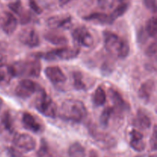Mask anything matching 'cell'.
<instances>
[{
	"label": "cell",
	"instance_id": "cell-20",
	"mask_svg": "<svg viewBox=\"0 0 157 157\" xmlns=\"http://www.w3.org/2000/svg\"><path fill=\"white\" fill-rule=\"evenodd\" d=\"M83 19L87 21L99 23L101 25H111L113 22L110 18V15L103 13V12H94L83 17Z\"/></svg>",
	"mask_w": 157,
	"mask_h": 157
},
{
	"label": "cell",
	"instance_id": "cell-31",
	"mask_svg": "<svg viewBox=\"0 0 157 157\" xmlns=\"http://www.w3.org/2000/svg\"><path fill=\"white\" fill-rule=\"evenodd\" d=\"M150 147H151V150L155 151L156 150L157 148V128L156 125L155 124L154 127L153 129V133H152L151 137H150Z\"/></svg>",
	"mask_w": 157,
	"mask_h": 157
},
{
	"label": "cell",
	"instance_id": "cell-35",
	"mask_svg": "<svg viewBox=\"0 0 157 157\" xmlns=\"http://www.w3.org/2000/svg\"><path fill=\"white\" fill-rule=\"evenodd\" d=\"M144 5L147 9L151 11L153 13L156 12V0H143Z\"/></svg>",
	"mask_w": 157,
	"mask_h": 157
},
{
	"label": "cell",
	"instance_id": "cell-34",
	"mask_svg": "<svg viewBox=\"0 0 157 157\" xmlns=\"http://www.w3.org/2000/svg\"><path fill=\"white\" fill-rule=\"evenodd\" d=\"M156 51H157L156 42V41H153V43H151V44H150V45L146 48L145 53L148 57L156 56Z\"/></svg>",
	"mask_w": 157,
	"mask_h": 157
},
{
	"label": "cell",
	"instance_id": "cell-12",
	"mask_svg": "<svg viewBox=\"0 0 157 157\" xmlns=\"http://www.w3.org/2000/svg\"><path fill=\"white\" fill-rule=\"evenodd\" d=\"M47 24L52 29H68L71 27L72 18L70 15H55L48 19Z\"/></svg>",
	"mask_w": 157,
	"mask_h": 157
},
{
	"label": "cell",
	"instance_id": "cell-42",
	"mask_svg": "<svg viewBox=\"0 0 157 157\" xmlns=\"http://www.w3.org/2000/svg\"><path fill=\"white\" fill-rule=\"evenodd\" d=\"M2 104H3V101L1 98H0V110H1L2 107Z\"/></svg>",
	"mask_w": 157,
	"mask_h": 157
},
{
	"label": "cell",
	"instance_id": "cell-5",
	"mask_svg": "<svg viewBox=\"0 0 157 157\" xmlns=\"http://www.w3.org/2000/svg\"><path fill=\"white\" fill-rule=\"evenodd\" d=\"M80 52L81 50L79 47H62L44 53H36L34 55V56L39 59L43 58L49 61H55L57 59L68 61L76 58L79 55Z\"/></svg>",
	"mask_w": 157,
	"mask_h": 157
},
{
	"label": "cell",
	"instance_id": "cell-22",
	"mask_svg": "<svg viewBox=\"0 0 157 157\" xmlns=\"http://www.w3.org/2000/svg\"><path fill=\"white\" fill-rule=\"evenodd\" d=\"M92 101H93L94 105L96 106V107H101L106 103L107 94L101 86L97 87L95 91L94 92Z\"/></svg>",
	"mask_w": 157,
	"mask_h": 157
},
{
	"label": "cell",
	"instance_id": "cell-2",
	"mask_svg": "<svg viewBox=\"0 0 157 157\" xmlns=\"http://www.w3.org/2000/svg\"><path fill=\"white\" fill-rule=\"evenodd\" d=\"M34 56V55H33ZM7 70L12 77H30L38 78L41 70L39 58L34 56L33 59L21 60L8 66Z\"/></svg>",
	"mask_w": 157,
	"mask_h": 157
},
{
	"label": "cell",
	"instance_id": "cell-10",
	"mask_svg": "<svg viewBox=\"0 0 157 157\" xmlns=\"http://www.w3.org/2000/svg\"><path fill=\"white\" fill-rule=\"evenodd\" d=\"M20 42L29 48L38 47L40 44V38L38 34L34 29H26L18 35Z\"/></svg>",
	"mask_w": 157,
	"mask_h": 157
},
{
	"label": "cell",
	"instance_id": "cell-29",
	"mask_svg": "<svg viewBox=\"0 0 157 157\" xmlns=\"http://www.w3.org/2000/svg\"><path fill=\"white\" fill-rule=\"evenodd\" d=\"M20 19V23L21 25H26L30 22L32 19V15L29 11L25 10L24 9L21 10V12L18 14Z\"/></svg>",
	"mask_w": 157,
	"mask_h": 157
},
{
	"label": "cell",
	"instance_id": "cell-39",
	"mask_svg": "<svg viewBox=\"0 0 157 157\" xmlns=\"http://www.w3.org/2000/svg\"><path fill=\"white\" fill-rule=\"evenodd\" d=\"M3 67H4V66H3ZM3 67H0V84H1L2 82H3V81H6L7 76L11 78L10 75H9V72H8L7 67H6V71H5L4 69H3Z\"/></svg>",
	"mask_w": 157,
	"mask_h": 157
},
{
	"label": "cell",
	"instance_id": "cell-17",
	"mask_svg": "<svg viewBox=\"0 0 157 157\" xmlns=\"http://www.w3.org/2000/svg\"><path fill=\"white\" fill-rule=\"evenodd\" d=\"M155 88H156V82L153 79H149L144 81L141 84L139 91H138V95H139L140 98L146 102L149 101L151 98L153 92L155 91Z\"/></svg>",
	"mask_w": 157,
	"mask_h": 157
},
{
	"label": "cell",
	"instance_id": "cell-27",
	"mask_svg": "<svg viewBox=\"0 0 157 157\" xmlns=\"http://www.w3.org/2000/svg\"><path fill=\"white\" fill-rule=\"evenodd\" d=\"M113 113H114L113 107H106L103 110V112L101 114V117H100V123H101V125L104 126V127H107L109 124V121L111 118V116L113 115Z\"/></svg>",
	"mask_w": 157,
	"mask_h": 157
},
{
	"label": "cell",
	"instance_id": "cell-41",
	"mask_svg": "<svg viewBox=\"0 0 157 157\" xmlns=\"http://www.w3.org/2000/svg\"><path fill=\"white\" fill-rule=\"evenodd\" d=\"M89 157H99V156L95 150H91L89 154Z\"/></svg>",
	"mask_w": 157,
	"mask_h": 157
},
{
	"label": "cell",
	"instance_id": "cell-40",
	"mask_svg": "<svg viewBox=\"0 0 157 157\" xmlns=\"http://www.w3.org/2000/svg\"><path fill=\"white\" fill-rule=\"evenodd\" d=\"M71 1H73V0H59L58 3H59V6L62 7V6H64L70 3Z\"/></svg>",
	"mask_w": 157,
	"mask_h": 157
},
{
	"label": "cell",
	"instance_id": "cell-24",
	"mask_svg": "<svg viewBox=\"0 0 157 157\" xmlns=\"http://www.w3.org/2000/svg\"><path fill=\"white\" fill-rule=\"evenodd\" d=\"M73 78V86L78 90H85L87 85L84 81V75L80 71H74L72 74Z\"/></svg>",
	"mask_w": 157,
	"mask_h": 157
},
{
	"label": "cell",
	"instance_id": "cell-16",
	"mask_svg": "<svg viewBox=\"0 0 157 157\" xmlns=\"http://www.w3.org/2000/svg\"><path fill=\"white\" fill-rule=\"evenodd\" d=\"M1 25L5 33L7 35H12L16 30L18 26V20L11 12H5Z\"/></svg>",
	"mask_w": 157,
	"mask_h": 157
},
{
	"label": "cell",
	"instance_id": "cell-15",
	"mask_svg": "<svg viewBox=\"0 0 157 157\" xmlns=\"http://www.w3.org/2000/svg\"><path fill=\"white\" fill-rule=\"evenodd\" d=\"M133 124L136 128L141 130H147L151 127L152 121L148 114L144 110H139L133 120Z\"/></svg>",
	"mask_w": 157,
	"mask_h": 157
},
{
	"label": "cell",
	"instance_id": "cell-1",
	"mask_svg": "<svg viewBox=\"0 0 157 157\" xmlns=\"http://www.w3.org/2000/svg\"><path fill=\"white\" fill-rule=\"evenodd\" d=\"M58 116L62 120L74 123H81L87 116V110L82 101L77 99H67L58 109Z\"/></svg>",
	"mask_w": 157,
	"mask_h": 157
},
{
	"label": "cell",
	"instance_id": "cell-37",
	"mask_svg": "<svg viewBox=\"0 0 157 157\" xmlns=\"http://www.w3.org/2000/svg\"><path fill=\"white\" fill-rule=\"evenodd\" d=\"M48 153V145L47 143L44 141V140H42L41 143V146L38 151V155L40 157H43L45 156Z\"/></svg>",
	"mask_w": 157,
	"mask_h": 157
},
{
	"label": "cell",
	"instance_id": "cell-19",
	"mask_svg": "<svg viewBox=\"0 0 157 157\" xmlns=\"http://www.w3.org/2000/svg\"><path fill=\"white\" fill-rule=\"evenodd\" d=\"M44 38L49 43L55 45H66L68 43V39L63 34L55 31H49L44 34Z\"/></svg>",
	"mask_w": 157,
	"mask_h": 157
},
{
	"label": "cell",
	"instance_id": "cell-26",
	"mask_svg": "<svg viewBox=\"0 0 157 157\" xmlns=\"http://www.w3.org/2000/svg\"><path fill=\"white\" fill-rule=\"evenodd\" d=\"M156 25H157V20L156 17L153 16L148 20L147 22V25L146 28H144L146 30V32L147 33L149 37L155 38L156 36Z\"/></svg>",
	"mask_w": 157,
	"mask_h": 157
},
{
	"label": "cell",
	"instance_id": "cell-30",
	"mask_svg": "<svg viewBox=\"0 0 157 157\" xmlns=\"http://www.w3.org/2000/svg\"><path fill=\"white\" fill-rule=\"evenodd\" d=\"M148 35L146 32V30L144 28H140L139 30L137 31L136 33V40H137L138 44H144L147 42V39H148Z\"/></svg>",
	"mask_w": 157,
	"mask_h": 157
},
{
	"label": "cell",
	"instance_id": "cell-21",
	"mask_svg": "<svg viewBox=\"0 0 157 157\" xmlns=\"http://www.w3.org/2000/svg\"><path fill=\"white\" fill-rule=\"evenodd\" d=\"M1 125L5 130L9 133H12L15 130V124H14L13 118L9 111L6 110L2 113L1 117Z\"/></svg>",
	"mask_w": 157,
	"mask_h": 157
},
{
	"label": "cell",
	"instance_id": "cell-36",
	"mask_svg": "<svg viewBox=\"0 0 157 157\" xmlns=\"http://www.w3.org/2000/svg\"><path fill=\"white\" fill-rule=\"evenodd\" d=\"M7 154L9 157H25L22 153L14 147H9L7 150Z\"/></svg>",
	"mask_w": 157,
	"mask_h": 157
},
{
	"label": "cell",
	"instance_id": "cell-4",
	"mask_svg": "<svg viewBox=\"0 0 157 157\" xmlns=\"http://www.w3.org/2000/svg\"><path fill=\"white\" fill-rule=\"evenodd\" d=\"M38 95L35 101V107L38 112L46 117L55 118L58 116V107L56 103L46 94L42 88L38 91Z\"/></svg>",
	"mask_w": 157,
	"mask_h": 157
},
{
	"label": "cell",
	"instance_id": "cell-28",
	"mask_svg": "<svg viewBox=\"0 0 157 157\" xmlns=\"http://www.w3.org/2000/svg\"><path fill=\"white\" fill-rule=\"evenodd\" d=\"M8 50V44L6 41H0V67L5 66L7 61V55L6 52Z\"/></svg>",
	"mask_w": 157,
	"mask_h": 157
},
{
	"label": "cell",
	"instance_id": "cell-32",
	"mask_svg": "<svg viewBox=\"0 0 157 157\" xmlns=\"http://www.w3.org/2000/svg\"><path fill=\"white\" fill-rule=\"evenodd\" d=\"M98 4L102 9H110L114 5V0H98Z\"/></svg>",
	"mask_w": 157,
	"mask_h": 157
},
{
	"label": "cell",
	"instance_id": "cell-23",
	"mask_svg": "<svg viewBox=\"0 0 157 157\" xmlns=\"http://www.w3.org/2000/svg\"><path fill=\"white\" fill-rule=\"evenodd\" d=\"M68 155L70 157H85V148L80 143L75 142L69 147Z\"/></svg>",
	"mask_w": 157,
	"mask_h": 157
},
{
	"label": "cell",
	"instance_id": "cell-33",
	"mask_svg": "<svg viewBox=\"0 0 157 157\" xmlns=\"http://www.w3.org/2000/svg\"><path fill=\"white\" fill-rule=\"evenodd\" d=\"M9 8L14 13L17 14V15H18L23 9V7L21 6V3L20 1H15L14 2L10 3L9 5Z\"/></svg>",
	"mask_w": 157,
	"mask_h": 157
},
{
	"label": "cell",
	"instance_id": "cell-3",
	"mask_svg": "<svg viewBox=\"0 0 157 157\" xmlns=\"http://www.w3.org/2000/svg\"><path fill=\"white\" fill-rule=\"evenodd\" d=\"M104 46L110 55L118 58H126L130 54L128 41L110 31L104 32Z\"/></svg>",
	"mask_w": 157,
	"mask_h": 157
},
{
	"label": "cell",
	"instance_id": "cell-14",
	"mask_svg": "<svg viewBox=\"0 0 157 157\" xmlns=\"http://www.w3.org/2000/svg\"><path fill=\"white\" fill-rule=\"evenodd\" d=\"M108 95L110 97L111 101L113 102V105H114L113 110H117L119 112L125 111V110H128V104H127V102L124 101L122 95L120 94V92L118 90L113 88V87H110L108 90Z\"/></svg>",
	"mask_w": 157,
	"mask_h": 157
},
{
	"label": "cell",
	"instance_id": "cell-38",
	"mask_svg": "<svg viewBox=\"0 0 157 157\" xmlns=\"http://www.w3.org/2000/svg\"><path fill=\"white\" fill-rule=\"evenodd\" d=\"M29 6L36 14H41L42 12V9L38 6L35 0H29Z\"/></svg>",
	"mask_w": 157,
	"mask_h": 157
},
{
	"label": "cell",
	"instance_id": "cell-6",
	"mask_svg": "<svg viewBox=\"0 0 157 157\" xmlns=\"http://www.w3.org/2000/svg\"><path fill=\"white\" fill-rule=\"evenodd\" d=\"M41 87L37 83L30 79H23L19 81L15 89V94L21 99H27L38 92Z\"/></svg>",
	"mask_w": 157,
	"mask_h": 157
},
{
	"label": "cell",
	"instance_id": "cell-13",
	"mask_svg": "<svg viewBox=\"0 0 157 157\" xmlns=\"http://www.w3.org/2000/svg\"><path fill=\"white\" fill-rule=\"evenodd\" d=\"M44 75L54 84H63L67 80L64 73L58 66H50L46 67L44 69Z\"/></svg>",
	"mask_w": 157,
	"mask_h": 157
},
{
	"label": "cell",
	"instance_id": "cell-9",
	"mask_svg": "<svg viewBox=\"0 0 157 157\" xmlns=\"http://www.w3.org/2000/svg\"><path fill=\"white\" fill-rule=\"evenodd\" d=\"M89 133L103 148H111L115 145V139L108 133H101L94 126H89Z\"/></svg>",
	"mask_w": 157,
	"mask_h": 157
},
{
	"label": "cell",
	"instance_id": "cell-7",
	"mask_svg": "<svg viewBox=\"0 0 157 157\" xmlns=\"http://www.w3.org/2000/svg\"><path fill=\"white\" fill-rule=\"evenodd\" d=\"M14 146L22 152H31L36 147V140L28 133H16L12 140Z\"/></svg>",
	"mask_w": 157,
	"mask_h": 157
},
{
	"label": "cell",
	"instance_id": "cell-8",
	"mask_svg": "<svg viewBox=\"0 0 157 157\" xmlns=\"http://www.w3.org/2000/svg\"><path fill=\"white\" fill-rule=\"evenodd\" d=\"M73 40L80 46L91 47L94 44V38L88 29L84 26H79L73 30L71 33Z\"/></svg>",
	"mask_w": 157,
	"mask_h": 157
},
{
	"label": "cell",
	"instance_id": "cell-25",
	"mask_svg": "<svg viewBox=\"0 0 157 157\" xmlns=\"http://www.w3.org/2000/svg\"><path fill=\"white\" fill-rule=\"evenodd\" d=\"M129 8V3L127 2H121L116 8L114 9V10L110 14V16L111 18V19L113 21L117 19V18H120L121 16L124 15L126 13V12L127 11Z\"/></svg>",
	"mask_w": 157,
	"mask_h": 157
},
{
	"label": "cell",
	"instance_id": "cell-18",
	"mask_svg": "<svg viewBox=\"0 0 157 157\" xmlns=\"http://www.w3.org/2000/svg\"><path fill=\"white\" fill-rule=\"evenodd\" d=\"M144 134L136 130L133 129L130 132V145L132 149L136 152H143L146 148V144L144 141Z\"/></svg>",
	"mask_w": 157,
	"mask_h": 157
},
{
	"label": "cell",
	"instance_id": "cell-11",
	"mask_svg": "<svg viewBox=\"0 0 157 157\" xmlns=\"http://www.w3.org/2000/svg\"><path fill=\"white\" fill-rule=\"evenodd\" d=\"M21 122H22L23 127L26 130H30L32 133H41L44 130L42 124L38 121V119L34 115H32L29 112L23 113Z\"/></svg>",
	"mask_w": 157,
	"mask_h": 157
}]
</instances>
